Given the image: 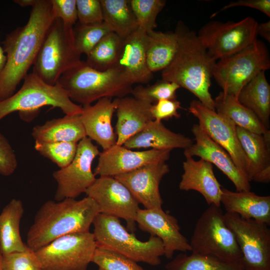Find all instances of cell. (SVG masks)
Masks as SVG:
<instances>
[{"mask_svg":"<svg viewBox=\"0 0 270 270\" xmlns=\"http://www.w3.org/2000/svg\"><path fill=\"white\" fill-rule=\"evenodd\" d=\"M55 19L50 0H36L26 24L6 35L2 46L6 62L0 74V101L12 96L28 74Z\"/></svg>","mask_w":270,"mask_h":270,"instance_id":"cell-1","label":"cell"},{"mask_svg":"<svg viewBox=\"0 0 270 270\" xmlns=\"http://www.w3.org/2000/svg\"><path fill=\"white\" fill-rule=\"evenodd\" d=\"M176 31L178 34V50L170 64L162 71V79L186 89L204 105L215 110L210 88L216 60L197 34L182 22H179Z\"/></svg>","mask_w":270,"mask_h":270,"instance_id":"cell-2","label":"cell"},{"mask_svg":"<svg viewBox=\"0 0 270 270\" xmlns=\"http://www.w3.org/2000/svg\"><path fill=\"white\" fill-rule=\"evenodd\" d=\"M99 213L98 205L88 196L80 200H48L35 216L27 234L26 245L36 250L62 236L90 232Z\"/></svg>","mask_w":270,"mask_h":270,"instance_id":"cell-3","label":"cell"},{"mask_svg":"<svg viewBox=\"0 0 270 270\" xmlns=\"http://www.w3.org/2000/svg\"><path fill=\"white\" fill-rule=\"evenodd\" d=\"M58 83L73 102L82 106L104 98L126 96L133 89L132 84L118 68L98 71L82 60L64 72Z\"/></svg>","mask_w":270,"mask_h":270,"instance_id":"cell-4","label":"cell"},{"mask_svg":"<svg viewBox=\"0 0 270 270\" xmlns=\"http://www.w3.org/2000/svg\"><path fill=\"white\" fill-rule=\"evenodd\" d=\"M46 106L58 108L66 115L80 114L82 112V106L73 102L58 83L48 84L32 72L26 76L17 92L0 101V120L18 112L22 120L30 122Z\"/></svg>","mask_w":270,"mask_h":270,"instance_id":"cell-5","label":"cell"},{"mask_svg":"<svg viewBox=\"0 0 270 270\" xmlns=\"http://www.w3.org/2000/svg\"><path fill=\"white\" fill-rule=\"evenodd\" d=\"M92 224L96 246L112 250L137 262L153 266L160 264L164 250L158 238L150 236L148 240L141 241L122 224L118 218L101 213Z\"/></svg>","mask_w":270,"mask_h":270,"instance_id":"cell-6","label":"cell"},{"mask_svg":"<svg viewBox=\"0 0 270 270\" xmlns=\"http://www.w3.org/2000/svg\"><path fill=\"white\" fill-rule=\"evenodd\" d=\"M190 244L192 253L211 255L241 265L240 250L220 206L210 205L203 212L196 223Z\"/></svg>","mask_w":270,"mask_h":270,"instance_id":"cell-7","label":"cell"},{"mask_svg":"<svg viewBox=\"0 0 270 270\" xmlns=\"http://www.w3.org/2000/svg\"><path fill=\"white\" fill-rule=\"evenodd\" d=\"M73 29L56 18L45 36L32 72L48 84L56 85L64 72L82 61L74 48Z\"/></svg>","mask_w":270,"mask_h":270,"instance_id":"cell-8","label":"cell"},{"mask_svg":"<svg viewBox=\"0 0 270 270\" xmlns=\"http://www.w3.org/2000/svg\"><path fill=\"white\" fill-rule=\"evenodd\" d=\"M270 68L268 50L262 41L257 39L245 48L216 62L212 77L222 92L237 98L247 83Z\"/></svg>","mask_w":270,"mask_h":270,"instance_id":"cell-9","label":"cell"},{"mask_svg":"<svg viewBox=\"0 0 270 270\" xmlns=\"http://www.w3.org/2000/svg\"><path fill=\"white\" fill-rule=\"evenodd\" d=\"M96 248L88 232L62 236L34 251L42 270H86Z\"/></svg>","mask_w":270,"mask_h":270,"instance_id":"cell-10","label":"cell"},{"mask_svg":"<svg viewBox=\"0 0 270 270\" xmlns=\"http://www.w3.org/2000/svg\"><path fill=\"white\" fill-rule=\"evenodd\" d=\"M258 22L252 17L234 22L212 20L197 34L208 52L216 60L245 48L257 40Z\"/></svg>","mask_w":270,"mask_h":270,"instance_id":"cell-11","label":"cell"},{"mask_svg":"<svg viewBox=\"0 0 270 270\" xmlns=\"http://www.w3.org/2000/svg\"><path fill=\"white\" fill-rule=\"evenodd\" d=\"M240 250L243 270H270V229L266 223L224 214Z\"/></svg>","mask_w":270,"mask_h":270,"instance_id":"cell-12","label":"cell"},{"mask_svg":"<svg viewBox=\"0 0 270 270\" xmlns=\"http://www.w3.org/2000/svg\"><path fill=\"white\" fill-rule=\"evenodd\" d=\"M100 153L98 148L87 136L78 143L76 152L72 162L66 167L52 174L57 183L56 200L76 198L85 193L96 178L92 166L94 160Z\"/></svg>","mask_w":270,"mask_h":270,"instance_id":"cell-13","label":"cell"},{"mask_svg":"<svg viewBox=\"0 0 270 270\" xmlns=\"http://www.w3.org/2000/svg\"><path fill=\"white\" fill-rule=\"evenodd\" d=\"M188 110L198 118V124L207 135L229 154L238 170L247 180L248 161L239 141L236 126L198 100H192Z\"/></svg>","mask_w":270,"mask_h":270,"instance_id":"cell-14","label":"cell"},{"mask_svg":"<svg viewBox=\"0 0 270 270\" xmlns=\"http://www.w3.org/2000/svg\"><path fill=\"white\" fill-rule=\"evenodd\" d=\"M98 205L100 213L125 220L127 230H136L139 203L128 188L114 176H100L86 191Z\"/></svg>","mask_w":270,"mask_h":270,"instance_id":"cell-15","label":"cell"},{"mask_svg":"<svg viewBox=\"0 0 270 270\" xmlns=\"http://www.w3.org/2000/svg\"><path fill=\"white\" fill-rule=\"evenodd\" d=\"M171 150L150 149L134 151L116 144L100 152L94 174L100 176H114L148 164L166 162Z\"/></svg>","mask_w":270,"mask_h":270,"instance_id":"cell-16","label":"cell"},{"mask_svg":"<svg viewBox=\"0 0 270 270\" xmlns=\"http://www.w3.org/2000/svg\"><path fill=\"white\" fill-rule=\"evenodd\" d=\"M136 222L141 230L162 240L167 258H172L176 251L191 252L190 242L181 233L178 220L162 208H140Z\"/></svg>","mask_w":270,"mask_h":270,"instance_id":"cell-17","label":"cell"},{"mask_svg":"<svg viewBox=\"0 0 270 270\" xmlns=\"http://www.w3.org/2000/svg\"><path fill=\"white\" fill-rule=\"evenodd\" d=\"M170 170L166 162H160L114 177L128 188L144 208H162L163 204L160 184L163 177Z\"/></svg>","mask_w":270,"mask_h":270,"instance_id":"cell-18","label":"cell"},{"mask_svg":"<svg viewBox=\"0 0 270 270\" xmlns=\"http://www.w3.org/2000/svg\"><path fill=\"white\" fill-rule=\"evenodd\" d=\"M196 142L184 149L186 158L198 156L215 165L234 184L236 191L250 190L249 182L241 174L229 154L211 139L198 124L192 128Z\"/></svg>","mask_w":270,"mask_h":270,"instance_id":"cell-19","label":"cell"},{"mask_svg":"<svg viewBox=\"0 0 270 270\" xmlns=\"http://www.w3.org/2000/svg\"><path fill=\"white\" fill-rule=\"evenodd\" d=\"M147 33L140 28L122 38L116 68L132 84H146L153 78L146 60Z\"/></svg>","mask_w":270,"mask_h":270,"instance_id":"cell-20","label":"cell"},{"mask_svg":"<svg viewBox=\"0 0 270 270\" xmlns=\"http://www.w3.org/2000/svg\"><path fill=\"white\" fill-rule=\"evenodd\" d=\"M186 158L182 163L184 173L179 184L180 190L196 191L209 206H220L222 186L215 176L212 164L202 158L195 160L192 158Z\"/></svg>","mask_w":270,"mask_h":270,"instance_id":"cell-21","label":"cell"},{"mask_svg":"<svg viewBox=\"0 0 270 270\" xmlns=\"http://www.w3.org/2000/svg\"><path fill=\"white\" fill-rule=\"evenodd\" d=\"M115 105L110 98H104L94 105L82 106L80 114L86 136L106 150L116 143V136L112 124Z\"/></svg>","mask_w":270,"mask_h":270,"instance_id":"cell-22","label":"cell"},{"mask_svg":"<svg viewBox=\"0 0 270 270\" xmlns=\"http://www.w3.org/2000/svg\"><path fill=\"white\" fill-rule=\"evenodd\" d=\"M242 148L248 161V180L259 183L270 181V131L258 134L236 126Z\"/></svg>","mask_w":270,"mask_h":270,"instance_id":"cell-23","label":"cell"},{"mask_svg":"<svg viewBox=\"0 0 270 270\" xmlns=\"http://www.w3.org/2000/svg\"><path fill=\"white\" fill-rule=\"evenodd\" d=\"M112 101L117 116L116 144L122 146L154 120L150 113L152 104L128 96L115 98Z\"/></svg>","mask_w":270,"mask_h":270,"instance_id":"cell-24","label":"cell"},{"mask_svg":"<svg viewBox=\"0 0 270 270\" xmlns=\"http://www.w3.org/2000/svg\"><path fill=\"white\" fill-rule=\"evenodd\" d=\"M194 143V140L190 138L166 128L162 121L152 120L122 146L128 149L172 150L176 148L186 149Z\"/></svg>","mask_w":270,"mask_h":270,"instance_id":"cell-25","label":"cell"},{"mask_svg":"<svg viewBox=\"0 0 270 270\" xmlns=\"http://www.w3.org/2000/svg\"><path fill=\"white\" fill-rule=\"evenodd\" d=\"M222 190L220 204L226 212L270 224V196H259L250 190L232 192L223 187Z\"/></svg>","mask_w":270,"mask_h":270,"instance_id":"cell-26","label":"cell"},{"mask_svg":"<svg viewBox=\"0 0 270 270\" xmlns=\"http://www.w3.org/2000/svg\"><path fill=\"white\" fill-rule=\"evenodd\" d=\"M32 136L35 142H40L78 143L86 137L80 114L66 115L48 120L42 125L36 126L32 128Z\"/></svg>","mask_w":270,"mask_h":270,"instance_id":"cell-27","label":"cell"},{"mask_svg":"<svg viewBox=\"0 0 270 270\" xmlns=\"http://www.w3.org/2000/svg\"><path fill=\"white\" fill-rule=\"evenodd\" d=\"M24 208L22 201L12 198L0 214V251L2 256L22 252L28 247L22 240L20 225Z\"/></svg>","mask_w":270,"mask_h":270,"instance_id":"cell-28","label":"cell"},{"mask_svg":"<svg viewBox=\"0 0 270 270\" xmlns=\"http://www.w3.org/2000/svg\"><path fill=\"white\" fill-rule=\"evenodd\" d=\"M238 102L252 111L268 129L270 128V86L262 71L247 83L237 97Z\"/></svg>","mask_w":270,"mask_h":270,"instance_id":"cell-29","label":"cell"},{"mask_svg":"<svg viewBox=\"0 0 270 270\" xmlns=\"http://www.w3.org/2000/svg\"><path fill=\"white\" fill-rule=\"evenodd\" d=\"M178 46V34L175 32H156L147 33L146 60L152 72L162 70L173 60Z\"/></svg>","mask_w":270,"mask_h":270,"instance_id":"cell-30","label":"cell"},{"mask_svg":"<svg viewBox=\"0 0 270 270\" xmlns=\"http://www.w3.org/2000/svg\"><path fill=\"white\" fill-rule=\"evenodd\" d=\"M214 100L216 112L228 118L236 126L258 134H264L269 130L236 97L221 92Z\"/></svg>","mask_w":270,"mask_h":270,"instance_id":"cell-31","label":"cell"},{"mask_svg":"<svg viewBox=\"0 0 270 270\" xmlns=\"http://www.w3.org/2000/svg\"><path fill=\"white\" fill-rule=\"evenodd\" d=\"M104 22L110 32L124 38L138 28L128 0H100Z\"/></svg>","mask_w":270,"mask_h":270,"instance_id":"cell-32","label":"cell"},{"mask_svg":"<svg viewBox=\"0 0 270 270\" xmlns=\"http://www.w3.org/2000/svg\"><path fill=\"white\" fill-rule=\"evenodd\" d=\"M166 270H243L238 264L224 261L207 254L181 253L167 263Z\"/></svg>","mask_w":270,"mask_h":270,"instance_id":"cell-33","label":"cell"},{"mask_svg":"<svg viewBox=\"0 0 270 270\" xmlns=\"http://www.w3.org/2000/svg\"><path fill=\"white\" fill-rule=\"evenodd\" d=\"M122 38L114 32L105 36L87 56L85 62L90 67L106 71L116 68Z\"/></svg>","mask_w":270,"mask_h":270,"instance_id":"cell-34","label":"cell"},{"mask_svg":"<svg viewBox=\"0 0 270 270\" xmlns=\"http://www.w3.org/2000/svg\"><path fill=\"white\" fill-rule=\"evenodd\" d=\"M110 32L104 22L88 24L78 23L73 29L75 50L80 56L84 54L87 56L98 42Z\"/></svg>","mask_w":270,"mask_h":270,"instance_id":"cell-35","label":"cell"},{"mask_svg":"<svg viewBox=\"0 0 270 270\" xmlns=\"http://www.w3.org/2000/svg\"><path fill=\"white\" fill-rule=\"evenodd\" d=\"M132 10L140 28L146 33L157 27L156 18L166 4L164 0H130Z\"/></svg>","mask_w":270,"mask_h":270,"instance_id":"cell-36","label":"cell"},{"mask_svg":"<svg viewBox=\"0 0 270 270\" xmlns=\"http://www.w3.org/2000/svg\"><path fill=\"white\" fill-rule=\"evenodd\" d=\"M34 147L42 156L51 160L62 168L68 166L74 158L76 152L78 143L35 142Z\"/></svg>","mask_w":270,"mask_h":270,"instance_id":"cell-37","label":"cell"},{"mask_svg":"<svg viewBox=\"0 0 270 270\" xmlns=\"http://www.w3.org/2000/svg\"><path fill=\"white\" fill-rule=\"evenodd\" d=\"M92 262L98 266L96 270H146L127 256L100 246H96Z\"/></svg>","mask_w":270,"mask_h":270,"instance_id":"cell-38","label":"cell"},{"mask_svg":"<svg viewBox=\"0 0 270 270\" xmlns=\"http://www.w3.org/2000/svg\"><path fill=\"white\" fill-rule=\"evenodd\" d=\"M180 88L176 83L162 79L146 86L138 85L133 88L131 94L136 99L152 104L162 100H176Z\"/></svg>","mask_w":270,"mask_h":270,"instance_id":"cell-39","label":"cell"},{"mask_svg":"<svg viewBox=\"0 0 270 270\" xmlns=\"http://www.w3.org/2000/svg\"><path fill=\"white\" fill-rule=\"evenodd\" d=\"M2 270H42L34 252L28 248L2 256Z\"/></svg>","mask_w":270,"mask_h":270,"instance_id":"cell-40","label":"cell"},{"mask_svg":"<svg viewBox=\"0 0 270 270\" xmlns=\"http://www.w3.org/2000/svg\"><path fill=\"white\" fill-rule=\"evenodd\" d=\"M78 20L88 24L104 22L100 0H76Z\"/></svg>","mask_w":270,"mask_h":270,"instance_id":"cell-41","label":"cell"},{"mask_svg":"<svg viewBox=\"0 0 270 270\" xmlns=\"http://www.w3.org/2000/svg\"><path fill=\"white\" fill-rule=\"evenodd\" d=\"M55 18L62 20L65 26L74 28L78 19L76 0H50Z\"/></svg>","mask_w":270,"mask_h":270,"instance_id":"cell-42","label":"cell"},{"mask_svg":"<svg viewBox=\"0 0 270 270\" xmlns=\"http://www.w3.org/2000/svg\"><path fill=\"white\" fill-rule=\"evenodd\" d=\"M17 166L16 157L11 145L0 133V174L10 176L16 170Z\"/></svg>","mask_w":270,"mask_h":270,"instance_id":"cell-43","label":"cell"},{"mask_svg":"<svg viewBox=\"0 0 270 270\" xmlns=\"http://www.w3.org/2000/svg\"><path fill=\"white\" fill-rule=\"evenodd\" d=\"M180 108V102L176 99L162 100L152 105L150 113L154 120H168L172 118H179L178 110Z\"/></svg>","mask_w":270,"mask_h":270,"instance_id":"cell-44","label":"cell"},{"mask_svg":"<svg viewBox=\"0 0 270 270\" xmlns=\"http://www.w3.org/2000/svg\"><path fill=\"white\" fill-rule=\"evenodd\" d=\"M246 6L258 10L270 16V0H240L236 2H231L229 4L224 6L220 10L214 14L212 16L221 11L236 6Z\"/></svg>","mask_w":270,"mask_h":270,"instance_id":"cell-45","label":"cell"},{"mask_svg":"<svg viewBox=\"0 0 270 270\" xmlns=\"http://www.w3.org/2000/svg\"><path fill=\"white\" fill-rule=\"evenodd\" d=\"M257 34H260L268 42H270V21L258 24Z\"/></svg>","mask_w":270,"mask_h":270,"instance_id":"cell-46","label":"cell"},{"mask_svg":"<svg viewBox=\"0 0 270 270\" xmlns=\"http://www.w3.org/2000/svg\"><path fill=\"white\" fill-rule=\"evenodd\" d=\"M36 0H14V2L21 7H32L36 2Z\"/></svg>","mask_w":270,"mask_h":270,"instance_id":"cell-47","label":"cell"},{"mask_svg":"<svg viewBox=\"0 0 270 270\" xmlns=\"http://www.w3.org/2000/svg\"><path fill=\"white\" fill-rule=\"evenodd\" d=\"M6 62V55L2 46L0 43V74L4 68Z\"/></svg>","mask_w":270,"mask_h":270,"instance_id":"cell-48","label":"cell"},{"mask_svg":"<svg viewBox=\"0 0 270 270\" xmlns=\"http://www.w3.org/2000/svg\"><path fill=\"white\" fill-rule=\"evenodd\" d=\"M0 270H2V254L0 251Z\"/></svg>","mask_w":270,"mask_h":270,"instance_id":"cell-49","label":"cell"}]
</instances>
